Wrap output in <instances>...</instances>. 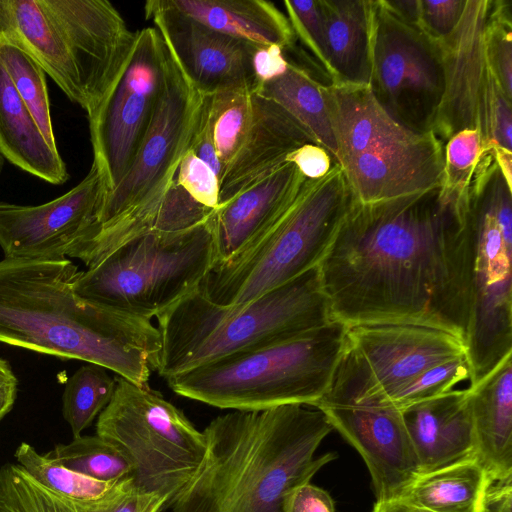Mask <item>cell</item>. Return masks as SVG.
<instances>
[{
	"label": "cell",
	"instance_id": "6da1fadb",
	"mask_svg": "<svg viewBox=\"0 0 512 512\" xmlns=\"http://www.w3.org/2000/svg\"><path fill=\"white\" fill-rule=\"evenodd\" d=\"M467 191L441 184L355 201L317 266L332 319L426 325L465 342L473 263Z\"/></svg>",
	"mask_w": 512,
	"mask_h": 512
},
{
	"label": "cell",
	"instance_id": "7a4b0ae2",
	"mask_svg": "<svg viewBox=\"0 0 512 512\" xmlns=\"http://www.w3.org/2000/svg\"><path fill=\"white\" fill-rule=\"evenodd\" d=\"M70 260L0 261V343L77 359L148 385L161 348L150 319L86 300L74 291Z\"/></svg>",
	"mask_w": 512,
	"mask_h": 512
},
{
	"label": "cell",
	"instance_id": "3957f363",
	"mask_svg": "<svg viewBox=\"0 0 512 512\" xmlns=\"http://www.w3.org/2000/svg\"><path fill=\"white\" fill-rule=\"evenodd\" d=\"M333 430L313 405L232 411L204 429L201 466L171 512H285L288 497L337 454L315 457Z\"/></svg>",
	"mask_w": 512,
	"mask_h": 512
},
{
	"label": "cell",
	"instance_id": "277c9868",
	"mask_svg": "<svg viewBox=\"0 0 512 512\" xmlns=\"http://www.w3.org/2000/svg\"><path fill=\"white\" fill-rule=\"evenodd\" d=\"M156 318L161 348L155 372L165 380L333 320L317 266L244 305H218L198 287Z\"/></svg>",
	"mask_w": 512,
	"mask_h": 512
},
{
	"label": "cell",
	"instance_id": "5b68a950",
	"mask_svg": "<svg viewBox=\"0 0 512 512\" xmlns=\"http://www.w3.org/2000/svg\"><path fill=\"white\" fill-rule=\"evenodd\" d=\"M135 37L107 0H0V41L29 54L87 114L120 73Z\"/></svg>",
	"mask_w": 512,
	"mask_h": 512
},
{
	"label": "cell",
	"instance_id": "8992f818",
	"mask_svg": "<svg viewBox=\"0 0 512 512\" xmlns=\"http://www.w3.org/2000/svg\"><path fill=\"white\" fill-rule=\"evenodd\" d=\"M348 326L332 320L291 338L166 379L178 395L233 411L314 405L329 389Z\"/></svg>",
	"mask_w": 512,
	"mask_h": 512
},
{
	"label": "cell",
	"instance_id": "52a82bcc",
	"mask_svg": "<svg viewBox=\"0 0 512 512\" xmlns=\"http://www.w3.org/2000/svg\"><path fill=\"white\" fill-rule=\"evenodd\" d=\"M323 93L337 145L336 163L357 202L373 203L444 184V144L413 132L376 101L370 86L333 83Z\"/></svg>",
	"mask_w": 512,
	"mask_h": 512
},
{
	"label": "cell",
	"instance_id": "ba28073f",
	"mask_svg": "<svg viewBox=\"0 0 512 512\" xmlns=\"http://www.w3.org/2000/svg\"><path fill=\"white\" fill-rule=\"evenodd\" d=\"M339 164L305 179L294 200L251 246L214 265L199 288L221 306L247 304L319 265L355 202Z\"/></svg>",
	"mask_w": 512,
	"mask_h": 512
},
{
	"label": "cell",
	"instance_id": "9c48e42d",
	"mask_svg": "<svg viewBox=\"0 0 512 512\" xmlns=\"http://www.w3.org/2000/svg\"><path fill=\"white\" fill-rule=\"evenodd\" d=\"M512 188L492 150L482 153L467 191L472 234L471 305L465 340L470 386L512 356Z\"/></svg>",
	"mask_w": 512,
	"mask_h": 512
},
{
	"label": "cell",
	"instance_id": "30bf717a",
	"mask_svg": "<svg viewBox=\"0 0 512 512\" xmlns=\"http://www.w3.org/2000/svg\"><path fill=\"white\" fill-rule=\"evenodd\" d=\"M215 259L209 216L187 229L150 231L127 241L93 268L79 271L74 291L151 320L196 290Z\"/></svg>",
	"mask_w": 512,
	"mask_h": 512
},
{
	"label": "cell",
	"instance_id": "8fae6325",
	"mask_svg": "<svg viewBox=\"0 0 512 512\" xmlns=\"http://www.w3.org/2000/svg\"><path fill=\"white\" fill-rule=\"evenodd\" d=\"M203 104L168 51L161 90L148 129L127 174L105 197L90 229L115 249L155 231L163 197L189 149Z\"/></svg>",
	"mask_w": 512,
	"mask_h": 512
},
{
	"label": "cell",
	"instance_id": "7c38bea8",
	"mask_svg": "<svg viewBox=\"0 0 512 512\" xmlns=\"http://www.w3.org/2000/svg\"><path fill=\"white\" fill-rule=\"evenodd\" d=\"M96 435L126 457L136 487L166 497L168 504L195 475L206 452L203 432L182 410L149 385L122 377L97 417Z\"/></svg>",
	"mask_w": 512,
	"mask_h": 512
},
{
	"label": "cell",
	"instance_id": "4fadbf2b",
	"mask_svg": "<svg viewBox=\"0 0 512 512\" xmlns=\"http://www.w3.org/2000/svg\"><path fill=\"white\" fill-rule=\"evenodd\" d=\"M313 406L360 454L377 501L398 499L420 474L402 410L379 390L347 341L329 389Z\"/></svg>",
	"mask_w": 512,
	"mask_h": 512
},
{
	"label": "cell",
	"instance_id": "5bb4252c",
	"mask_svg": "<svg viewBox=\"0 0 512 512\" xmlns=\"http://www.w3.org/2000/svg\"><path fill=\"white\" fill-rule=\"evenodd\" d=\"M168 49L155 27L136 32L120 73L87 114L96 166L107 197L129 171L161 90ZM103 201V200H102Z\"/></svg>",
	"mask_w": 512,
	"mask_h": 512
},
{
	"label": "cell",
	"instance_id": "9a60e30c",
	"mask_svg": "<svg viewBox=\"0 0 512 512\" xmlns=\"http://www.w3.org/2000/svg\"><path fill=\"white\" fill-rule=\"evenodd\" d=\"M371 92L399 124L433 132L444 93L440 46L399 18L385 0L374 1Z\"/></svg>",
	"mask_w": 512,
	"mask_h": 512
},
{
	"label": "cell",
	"instance_id": "2e32d148",
	"mask_svg": "<svg viewBox=\"0 0 512 512\" xmlns=\"http://www.w3.org/2000/svg\"><path fill=\"white\" fill-rule=\"evenodd\" d=\"M491 6L492 0H466L454 31L437 41L444 69V93L433 132L444 146L457 132L476 129L487 150L488 115L497 82L485 52Z\"/></svg>",
	"mask_w": 512,
	"mask_h": 512
},
{
	"label": "cell",
	"instance_id": "e0dca14e",
	"mask_svg": "<svg viewBox=\"0 0 512 512\" xmlns=\"http://www.w3.org/2000/svg\"><path fill=\"white\" fill-rule=\"evenodd\" d=\"M171 57L202 94L226 90L254 91L252 56L248 42L218 32L174 8L168 0L145 3Z\"/></svg>",
	"mask_w": 512,
	"mask_h": 512
},
{
	"label": "cell",
	"instance_id": "ac0fdd59",
	"mask_svg": "<svg viewBox=\"0 0 512 512\" xmlns=\"http://www.w3.org/2000/svg\"><path fill=\"white\" fill-rule=\"evenodd\" d=\"M104 196L95 165L62 196L26 206L0 201V247L4 258L60 259L95 221Z\"/></svg>",
	"mask_w": 512,
	"mask_h": 512
},
{
	"label": "cell",
	"instance_id": "d6986e66",
	"mask_svg": "<svg viewBox=\"0 0 512 512\" xmlns=\"http://www.w3.org/2000/svg\"><path fill=\"white\" fill-rule=\"evenodd\" d=\"M346 341L388 400L430 367L466 354L465 342L460 337L436 327L411 323L348 326Z\"/></svg>",
	"mask_w": 512,
	"mask_h": 512
},
{
	"label": "cell",
	"instance_id": "ffe728a7",
	"mask_svg": "<svg viewBox=\"0 0 512 512\" xmlns=\"http://www.w3.org/2000/svg\"><path fill=\"white\" fill-rule=\"evenodd\" d=\"M305 179L293 163L285 162L214 209V265L229 262L257 241L288 208Z\"/></svg>",
	"mask_w": 512,
	"mask_h": 512
},
{
	"label": "cell",
	"instance_id": "44dd1931",
	"mask_svg": "<svg viewBox=\"0 0 512 512\" xmlns=\"http://www.w3.org/2000/svg\"><path fill=\"white\" fill-rule=\"evenodd\" d=\"M313 137L274 101L253 92L248 130L220 180L219 205L286 162V157Z\"/></svg>",
	"mask_w": 512,
	"mask_h": 512
},
{
	"label": "cell",
	"instance_id": "7402d4cb",
	"mask_svg": "<svg viewBox=\"0 0 512 512\" xmlns=\"http://www.w3.org/2000/svg\"><path fill=\"white\" fill-rule=\"evenodd\" d=\"M401 410L420 474L475 457L468 389H452Z\"/></svg>",
	"mask_w": 512,
	"mask_h": 512
},
{
	"label": "cell",
	"instance_id": "603a6c76",
	"mask_svg": "<svg viewBox=\"0 0 512 512\" xmlns=\"http://www.w3.org/2000/svg\"><path fill=\"white\" fill-rule=\"evenodd\" d=\"M167 505L166 497L136 487L133 479L102 498L84 500L50 491L17 463L0 466V512H160Z\"/></svg>",
	"mask_w": 512,
	"mask_h": 512
},
{
	"label": "cell",
	"instance_id": "cb8c5ba5",
	"mask_svg": "<svg viewBox=\"0 0 512 512\" xmlns=\"http://www.w3.org/2000/svg\"><path fill=\"white\" fill-rule=\"evenodd\" d=\"M326 60L336 84L369 86L372 75L373 0H318Z\"/></svg>",
	"mask_w": 512,
	"mask_h": 512
},
{
	"label": "cell",
	"instance_id": "d4e9b609",
	"mask_svg": "<svg viewBox=\"0 0 512 512\" xmlns=\"http://www.w3.org/2000/svg\"><path fill=\"white\" fill-rule=\"evenodd\" d=\"M475 458L488 475L512 474V360L468 388Z\"/></svg>",
	"mask_w": 512,
	"mask_h": 512
},
{
	"label": "cell",
	"instance_id": "484cf974",
	"mask_svg": "<svg viewBox=\"0 0 512 512\" xmlns=\"http://www.w3.org/2000/svg\"><path fill=\"white\" fill-rule=\"evenodd\" d=\"M0 154L50 184L68 180L66 165L45 138L0 62Z\"/></svg>",
	"mask_w": 512,
	"mask_h": 512
},
{
	"label": "cell",
	"instance_id": "4316f807",
	"mask_svg": "<svg viewBox=\"0 0 512 512\" xmlns=\"http://www.w3.org/2000/svg\"><path fill=\"white\" fill-rule=\"evenodd\" d=\"M180 12L223 34L257 47H293L290 22L265 0H168Z\"/></svg>",
	"mask_w": 512,
	"mask_h": 512
},
{
	"label": "cell",
	"instance_id": "83f0119b",
	"mask_svg": "<svg viewBox=\"0 0 512 512\" xmlns=\"http://www.w3.org/2000/svg\"><path fill=\"white\" fill-rule=\"evenodd\" d=\"M485 480L471 457L419 474L396 500L429 512H477Z\"/></svg>",
	"mask_w": 512,
	"mask_h": 512
},
{
	"label": "cell",
	"instance_id": "f1b7e54d",
	"mask_svg": "<svg viewBox=\"0 0 512 512\" xmlns=\"http://www.w3.org/2000/svg\"><path fill=\"white\" fill-rule=\"evenodd\" d=\"M253 92L282 107L313 137L317 145L329 152L336 164L337 145L323 85L305 69L288 61L284 74L258 86Z\"/></svg>",
	"mask_w": 512,
	"mask_h": 512
},
{
	"label": "cell",
	"instance_id": "f546056e",
	"mask_svg": "<svg viewBox=\"0 0 512 512\" xmlns=\"http://www.w3.org/2000/svg\"><path fill=\"white\" fill-rule=\"evenodd\" d=\"M62 466L100 481L134 478V470L122 452L98 435H79L67 444H56L45 453Z\"/></svg>",
	"mask_w": 512,
	"mask_h": 512
},
{
	"label": "cell",
	"instance_id": "4dcf8cb0",
	"mask_svg": "<svg viewBox=\"0 0 512 512\" xmlns=\"http://www.w3.org/2000/svg\"><path fill=\"white\" fill-rule=\"evenodd\" d=\"M102 366L87 363L68 379L62 396V415L73 437L88 428L110 402L116 386Z\"/></svg>",
	"mask_w": 512,
	"mask_h": 512
},
{
	"label": "cell",
	"instance_id": "1f68e13d",
	"mask_svg": "<svg viewBox=\"0 0 512 512\" xmlns=\"http://www.w3.org/2000/svg\"><path fill=\"white\" fill-rule=\"evenodd\" d=\"M217 157L225 168L239 150L253 110V91L226 90L204 95Z\"/></svg>",
	"mask_w": 512,
	"mask_h": 512
},
{
	"label": "cell",
	"instance_id": "d6a6232c",
	"mask_svg": "<svg viewBox=\"0 0 512 512\" xmlns=\"http://www.w3.org/2000/svg\"><path fill=\"white\" fill-rule=\"evenodd\" d=\"M14 457L17 464L43 487L75 499L102 498L123 481H100L70 470L46 454L38 453L26 442L19 444Z\"/></svg>",
	"mask_w": 512,
	"mask_h": 512
},
{
	"label": "cell",
	"instance_id": "836d02e7",
	"mask_svg": "<svg viewBox=\"0 0 512 512\" xmlns=\"http://www.w3.org/2000/svg\"><path fill=\"white\" fill-rule=\"evenodd\" d=\"M0 62L47 141L57 147L43 69L24 50L6 41H0Z\"/></svg>",
	"mask_w": 512,
	"mask_h": 512
},
{
	"label": "cell",
	"instance_id": "e575fe53",
	"mask_svg": "<svg viewBox=\"0 0 512 512\" xmlns=\"http://www.w3.org/2000/svg\"><path fill=\"white\" fill-rule=\"evenodd\" d=\"M512 3L492 0L485 29L488 66L505 95L512 100Z\"/></svg>",
	"mask_w": 512,
	"mask_h": 512
},
{
	"label": "cell",
	"instance_id": "d590c367",
	"mask_svg": "<svg viewBox=\"0 0 512 512\" xmlns=\"http://www.w3.org/2000/svg\"><path fill=\"white\" fill-rule=\"evenodd\" d=\"M470 374L467 356L463 354L425 370L400 388L389 401L403 409L452 390L458 383L469 380Z\"/></svg>",
	"mask_w": 512,
	"mask_h": 512
},
{
	"label": "cell",
	"instance_id": "8d00e7d4",
	"mask_svg": "<svg viewBox=\"0 0 512 512\" xmlns=\"http://www.w3.org/2000/svg\"><path fill=\"white\" fill-rule=\"evenodd\" d=\"M485 150L478 130L464 129L454 134L444 146V185L466 190Z\"/></svg>",
	"mask_w": 512,
	"mask_h": 512
},
{
	"label": "cell",
	"instance_id": "74e56055",
	"mask_svg": "<svg viewBox=\"0 0 512 512\" xmlns=\"http://www.w3.org/2000/svg\"><path fill=\"white\" fill-rule=\"evenodd\" d=\"M283 5L296 40H300L310 58L333 81L326 60L324 26L319 1H284Z\"/></svg>",
	"mask_w": 512,
	"mask_h": 512
},
{
	"label": "cell",
	"instance_id": "f35d334b",
	"mask_svg": "<svg viewBox=\"0 0 512 512\" xmlns=\"http://www.w3.org/2000/svg\"><path fill=\"white\" fill-rule=\"evenodd\" d=\"M212 211L193 199L175 180L162 199L155 231L190 228L206 220Z\"/></svg>",
	"mask_w": 512,
	"mask_h": 512
},
{
	"label": "cell",
	"instance_id": "ab89813d",
	"mask_svg": "<svg viewBox=\"0 0 512 512\" xmlns=\"http://www.w3.org/2000/svg\"><path fill=\"white\" fill-rule=\"evenodd\" d=\"M175 180L193 199L205 207L214 210L219 206V178L189 149L181 159Z\"/></svg>",
	"mask_w": 512,
	"mask_h": 512
},
{
	"label": "cell",
	"instance_id": "60d3db41",
	"mask_svg": "<svg viewBox=\"0 0 512 512\" xmlns=\"http://www.w3.org/2000/svg\"><path fill=\"white\" fill-rule=\"evenodd\" d=\"M466 0H420L418 28L435 41L449 36L458 25Z\"/></svg>",
	"mask_w": 512,
	"mask_h": 512
},
{
	"label": "cell",
	"instance_id": "b9f144b4",
	"mask_svg": "<svg viewBox=\"0 0 512 512\" xmlns=\"http://www.w3.org/2000/svg\"><path fill=\"white\" fill-rule=\"evenodd\" d=\"M306 179H319L325 176L335 164L329 152L317 144H305L286 157Z\"/></svg>",
	"mask_w": 512,
	"mask_h": 512
},
{
	"label": "cell",
	"instance_id": "7bdbcfd3",
	"mask_svg": "<svg viewBox=\"0 0 512 512\" xmlns=\"http://www.w3.org/2000/svg\"><path fill=\"white\" fill-rule=\"evenodd\" d=\"M477 512H512V474H486Z\"/></svg>",
	"mask_w": 512,
	"mask_h": 512
},
{
	"label": "cell",
	"instance_id": "ee69618b",
	"mask_svg": "<svg viewBox=\"0 0 512 512\" xmlns=\"http://www.w3.org/2000/svg\"><path fill=\"white\" fill-rule=\"evenodd\" d=\"M285 512H335V505L327 491L308 482L288 497Z\"/></svg>",
	"mask_w": 512,
	"mask_h": 512
},
{
	"label": "cell",
	"instance_id": "f6af8a7d",
	"mask_svg": "<svg viewBox=\"0 0 512 512\" xmlns=\"http://www.w3.org/2000/svg\"><path fill=\"white\" fill-rule=\"evenodd\" d=\"M189 150H191L199 159L206 163L217 175L219 181L221 180L223 175V167L217 157L214 147L209 116L204 101V95L201 114L191 139Z\"/></svg>",
	"mask_w": 512,
	"mask_h": 512
},
{
	"label": "cell",
	"instance_id": "bcb514c9",
	"mask_svg": "<svg viewBox=\"0 0 512 512\" xmlns=\"http://www.w3.org/2000/svg\"><path fill=\"white\" fill-rule=\"evenodd\" d=\"M255 88L284 74L288 61L279 46L256 47L252 56Z\"/></svg>",
	"mask_w": 512,
	"mask_h": 512
},
{
	"label": "cell",
	"instance_id": "7dc6e473",
	"mask_svg": "<svg viewBox=\"0 0 512 512\" xmlns=\"http://www.w3.org/2000/svg\"><path fill=\"white\" fill-rule=\"evenodd\" d=\"M18 380L9 362L0 357V421L11 411L17 397Z\"/></svg>",
	"mask_w": 512,
	"mask_h": 512
},
{
	"label": "cell",
	"instance_id": "c3c4849f",
	"mask_svg": "<svg viewBox=\"0 0 512 512\" xmlns=\"http://www.w3.org/2000/svg\"><path fill=\"white\" fill-rule=\"evenodd\" d=\"M385 2L399 18L418 28L420 0H385Z\"/></svg>",
	"mask_w": 512,
	"mask_h": 512
},
{
	"label": "cell",
	"instance_id": "681fc988",
	"mask_svg": "<svg viewBox=\"0 0 512 512\" xmlns=\"http://www.w3.org/2000/svg\"><path fill=\"white\" fill-rule=\"evenodd\" d=\"M495 161L507 183L512 188V151L492 148Z\"/></svg>",
	"mask_w": 512,
	"mask_h": 512
},
{
	"label": "cell",
	"instance_id": "f907efd6",
	"mask_svg": "<svg viewBox=\"0 0 512 512\" xmlns=\"http://www.w3.org/2000/svg\"><path fill=\"white\" fill-rule=\"evenodd\" d=\"M372 512H429L399 500H392L386 502L376 501Z\"/></svg>",
	"mask_w": 512,
	"mask_h": 512
}]
</instances>
